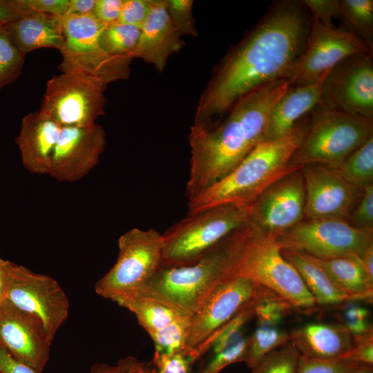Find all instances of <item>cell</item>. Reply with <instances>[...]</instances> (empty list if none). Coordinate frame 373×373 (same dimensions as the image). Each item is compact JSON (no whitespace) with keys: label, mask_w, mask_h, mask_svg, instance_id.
<instances>
[{"label":"cell","mask_w":373,"mask_h":373,"mask_svg":"<svg viewBox=\"0 0 373 373\" xmlns=\"http://www.w3.org/2000/svg\"><path fill=\"white\" fill-rule=\"evenodd\" d=\"M312 20L301 1L273 3L221 61L199 99L194 125L209 124L246 94L286 79L303 49Z\"/></svg>","instance_id":"1"},{"label":"cell","mask_w":373,"mask_h":373,"mask_svg":"<svg viewBox=\"0 0 373 373\" xmlns=\"http://www.w3.org/2000/svg\"><path fill=\"white\" fill-rule=\"evenodd\" d=\"M289 87L286 79H276L240 97L219 124L193 125L188 200L226 176L262 142L269 113Z\"/></svg>","instance_id":"2"},{"label":"cell","mask_w":373,"mask_h":373,"mask_svg":"<svg viewBox=\"0 0 373 373\" xmlns=\"http://www.w3.org/2000/svg\"><path fill=\"white\" fill-rule=\"evenodd\" d=\"M309 113L283 137L258 144L226 176L188 200L193 213L224 204L251 206L271 184L303 167L292 166L291 157L301 143Z\"/></svg>","instance_id":"3"},{"label":"cell","mask_w":373,"mask_h":373,"mask_svg":"<svg viewBox=\"0 0 373 373\" xmlns=\"http://www.w3.org/2000/svg\"><path fill=\"white\" fill-rule=\"evenodd\" d=\"M249 231L246 224L192 262L160 266L137 292L158 298L191 316L218 284L232 276Z\"/></svg>","instance_id":"4"},{"label":"cell","mask_w":373,"mask_h":373,"mask_svg":"<svg viewBox=\"0 0 373 373\" xmlns=\"http://www.w3.org/2000/svg\"><path fill=\"white\" fill-rule=\"evenodd\" d=\"M251 206L224 204L186 216L162 234L161 266L192 262L247 224Z\"/></svg>","instance_id":"5"},{"label":"cell","mask_w":373,"mask_h":373,"mask_svg":"<svg viewBox=\"0 0 373 373\" xmlns=\"http://www.w3.org/2000/svg\"><path fill=\"white\" fill-rule=\"evenodd\" d=\"M373 136V119L316 107L291 164H321L338 169L355 149Z\"/></svg>","instance_id":"6"},{"label":"cell","mask_w":373,"mask_h":373,"mask_svg":"<svg viewBox=\"0 0 373 373\" xmlns=\"http://www.w3.org/2000/svg\"><path fill=\"white\" fill-rule=\"evenodd\" d=\"M106 25L93 15L63 17L64 42L58 69L93 78L107 86L130 75L131 57H115L102 48L99 37Z\"/></svg>","instance_id":"7"},{"label":"cell","mask_w":373,"mask_h":373,"mask_svg":"<svg viewBox=\"0 0 373 373\" xmlns=\"http://www.w3.org/2000/svg\"><path fill=\"white\" fill-rule=\"evenodd\" d=\"M249 229L245 248L232 276L249 278L294 308L314 309L316 304L313 296L296 269L283 257L276 240L254 231L249 226Z\"/></svg>","instance_id":"8"},{"label":"cell","mask_w":373,"mask_h":373,"mask_svg":"<svg viewBox=\"0 0 373 373\" xmlns=\"http://www.w3.org/2000/svg\"><path fill=\"white\" fill-rule=\"evenodd\" d=\"M162 247V236L155 229L127 231L119 238L116 262L95 283V292L117 303L136 294L160 267Z\"/></svg>","instance_id":"9"},{"label":"cell","mask_w":373,"mask_h":373,"mask_svg":"<svg viewBox=\"0 0 373 373\" xmlns=\"http://www.w3.org/2000/svg\"><path fill=\"white\" fill-rule=\"evenodd\" d=\"M281 249L327 260L358 256L373 245V230L351 226L343 219L303 220L276 238Z\"/></svg>","instance_id":"10"},{"label":"cell","mask_w":373,"mask_h":373,"mask_svg":"<svg viewBox=\"0 0 373 373\" xmlns=\"http://www.w3.org/2000/svg\"><path fill=\"white\" fill-rule=\"evenodd\" d=\"M106 88L93 78L62 73L48 81L39 111L61 128L91 126L104 114Z\"/></svg>","instance_id":"11"},{"label":"cell","mask_w":373,"mask_h":373,"mask_svg":"<svg viewBox=\"0 0 373 373\" xmlns=\"http://www.w3.org/2000/svg\"><path fill=\"white\" fill-rule=\"evenodd\" d=\"M260 287L248 278L231 276L210 292L190 318L186 352L195 361L209 350L218 332L255 298Z\"/></svg>","instance_id":"12"},{"label":"cell","mask_w":373,"mask_h":373,"mask_svg":"<svg viewBox=\"0 0 373 373\" xmlns=\"http://www.w3.org/2000/svg\"><path fill=\"white\" fill-rule=\"evenodd\" d=\"M312 19L303 49L286 77L289 86L320 82L344 59L372 52V49L353 33Z\"/></svg>","instance_id":"13"},{"label":"cell","mask_w":373,"mask_h":373,"mask_svg":"<svg viewBox=\"0 0 373 373\" xmlns=\"http://www.w3.org/2000/svg\"><path fill=\"white\" fill-rule=\"evenodd\" d=\"M318 106L373 119L372 52L350 56L325 75Z\"/></svg>","instance_id":"14"},{"label":"cell","mask_w":373,"mask_h":373,"mask_svg":"<svg viewBox=\"0 0 373 373\" xmlns=\"http://www.w3.org/2000/svg\"><path fill=\"white\" fill-rule=\"evenodd\" d=\"M9 283L6 299L18 309L37 317L53 340L68 316L69 301L52 278L8 262Z\"/></svg>","instance_id":"15"},{"label":"cell","mask_w":373,"mask_h":373,"mask_svg":"<svg viewBox=\"0 0 373 373\" xmlns=\"http://www.w3.org/2000/svg\"><path fill=\"white\" fill-rule=\"evenodd\" d=\"M305 200L301 169L291 171L271 184L253 203L248 225L276 240L303 220Z\"/></svg>","instance_id":"16"},{"label":"cell","mask_w":373,"mask_h":373,"mask_svg":"<svg viewBox=\"0 0 373 373\" xmlns=\"http://www.w3.org/2000/svg\"><path fill=\"white\" fill-rule=\"evenodd\" d=\"M306 200V220H345L356 205L361 191L349 184L337 169L309 164L301 169Z\"/></svg>","instance_id":"17"},{"label":"cell","mask_w":373,"mask_h":373,"mask_svg":"<svg viewBox=\"0 0 373 373\" xmlns=\"http://www.w3.org/2000/svg\"><path fill=\"white\" fill-rule=\"evenodd\" d=\"M105 145V131L97 123L61 128L48 175L62 182L82 180L98 164Z\"/></svg>","instance_id":"18"},{"label":"cell","mask_w":373,"mask_h":373,"mask_svg":"<svg viewBox=\"0 0 373 373\" xmlns=\"http://www.w3.org/2000/svg\"><path fill=\"white\" fill-rule=\"evenodd\" d=\"M52 342L37 317L18 309L7 299L0 304V347L15 359L41 373Z\"/></svg>","instance_id":"19"},{"label":"cell","mask_w":373,"mask_h":373,"mask_svg":"<svg viewBox=\"0 0 373 373\" xmlns=\"http://www.w3.org/2000/svg\"><path fill=\"white\" fill-rule=\"evenodd\" d=\"M151 11L140 28L137 44L131 54L162 71L169 57L178 52L184 42L174 28L166 0H151Z\"/></svg>","instance_id":"20"},{"label":"cell","mask_w":373,"mask_h":373,"mask_svg":"<svg viewBox=\"0 0 373 373\" xmlns=\"http://www.w3.org/2000/svg\"><path fill=\"white\" fill-rule=\"evenodd\" d=\"M61 129L60 126L39 111L22 119L15 142L26 170L37 175L48 174Z\"/></svg>","instance_id":"21"},{"label":"cell","mask_w":373,"mask_h":373,"mask_svg":"<svg viewBox=\"0 0 373 373\" xmlns=\"http://www.w3.org/2000/svg\"><path fill=\"white\" fill-rule=\"evenodd\" d=\"M289 334L290 342L300 355L317 359H333L345 356L355 343L354 338L343 324L311 323Z\"/></svg>","instance_id":"22"},{"label":"cell","mask_w":373,"mask_h":373,"mask_svg":"<svg viewBox=\"0 0 373 373\" xmlns=\"http://www.w3.org/2000/svg\"><path fill=\"white\" fill-rule=\"evenodd\" d=\"M321 82L289 87L269 113L262 142L283 137L319 105Z\"/></svg>","instance_id":"23"},{"label":"cell","mask_w":373,"mask_h":373,"mask_svg":"<svg viewBox=\"0 0 373 373\" xmlns=\"http://www.w3.org/2000/svg\"><path fill=\"white\" fill-rule=\"evenodd\" d=\"M63 17L30 11L5 28L15 46L24 55L42 48L60 50L63 45Z\"/></svg>","instance_id":"24"},{"label":"cell","mask_w":373,"mask_h":373,"mask_svg":"<svg viewBox=\"0 0 373 373\" xmlns=\"http://www.w3.org/2000/svg\"><path fill=\"white\" fill-rule=\"evenodd\" d=\"M305 255L352 300L372 298L373 286L368 282L359 256H347L322 260Z\"/></svg>","instance_id":"25"},{"label":"cell","mask_w":373,"mask_h":373,"mask_svg":"<svg viewBox=\"0 0 373 373\" xmlns=\"http://www.w3.org/2000/svg\"><path fill=\"white\" fill-rule=\"evenodd\" d=\"M283 257L294 266L313 296L316 305H332L352 298L339 289L326 274L304 254L281 249Z\"/></svg>","instance_id":"26"},{"label":"cell","mask_w":373,"mask_h":373,"mask_svg":"<svg viewBox=\"0 0 373 373\" xmlns=\"http://www.w3.org/2000/svg\"><path fill=\"white\" fill-rule=\"evenodd\" d=\"M136 316L150 337L175 321L188 315L173 306L150 295L137 292L117 303Z\"/></svg>","instance_id":"27"},{"label":"cell","mask_w":373,"mask_h":373,"mask_svg":"<svg viewBox=\"0 0 373 373\" xmlns=\"http://www.w3.org/2000/svg\"><path fill=\"white\" fill-rule=\"evenodd\" d=\"M347 31L373 46V1L340 0V17Z\"/></svg>","instance_id":"28"},{"label":"cell","mask_w":373,"mask_h":373,"mask_svg":"<svg viewBox=\"0 0 373 373\" xmlns=\"http://www.w3.org/2000/svg\"><path fill=\"white\" fill-rule=\"evenodd\" d=\"M353 186L362 190L373 184V136L355 149L337 169Z\"/></svg>","instance_id":"29"},{"label":"cell","mask_w":373,"mask_h":373,"mask_svg":"<svg viewBox=\"0 0 373 373\" xmlns=\"http://www.w3.org/2000/svg\"><path fill=\"white\" fill-rule=\"evenodd\" d=\"M289 341V334L278 326L259 325L247 338L244 362L251 368L262 357Z\"/></svg>","instance_id":"30"},{"label":"cell","mask_w":373,"mask_h":373,"mask_svg":"<svg viewBox=\"0 0 373 373\" xmlns=\"http://www.w3.org/2000/svg\"><path fill=\"white\" fill-rule=\"evenodd\" d=\"M140 35V28L120 22L106 26L99 42L108 54L115 57H131Z\"/></svg>","instance_id":"31"},{"label":"cell","mask_w":373,"mask_h":373,"mask_svg":"<svg viewBox=\"0 0 373 373\" xmlns=\"http://www.w3.org/2000/svg\"><path fill=\"white\" fill-rule=\"evenodd\" d=\"M300 356L289 341L262 357L250 373H297Z\"/></svg>","instance_id":"32"},{"label":"cell","mask_w":373,"mask_h":373,"mask_svg":"<svg viewBox=\"0 0 373 373\" xmlns=\"http://www.w3.org/2000/svg\"><path fill=\"white\" fill-rule=\"evenodd\" d=\"M294 306L267 288L260 286L254 307L259 325L278 326Z\"/></svg>","instance_id":"33"},{"label":"cell","mask_w":373,"mask_h":373,"mask_svg":"<svg viewBox=\"0 0 373 373\" xmlns=\"http://www.w3.org/2000/svg\"><path fill=\"white\" fill-rule=\"evenodd\" d=\"M25 57L10 38L4 26H0V90L21 75Z\"/></svg>","instance_id":"34"},{"label":"cell","mask_w":373,"mask_h":373,"mask_svg":"<svg viewBox=\"0 0 373 373\" xmlns=\"http://www.w3.org/2000/svg\"><path fill=\"white\" fill-rule=\"evenodd\" d=\"M190 318L191 316L180 318L151 336L155 352L166 354L186 352V341Z\"/></svg>","instance_id":"35"},{"label":"cell","mask_w":373,"mask_h":373,"mask_svg":"<svg viewBox=\"0 0 373 373\" xmlns=\"http://www.w3.org/2000/svg\"><path fill=\"white\" fill-rule=\"evenodd\" d=\"M171 22L180 37L198 35L193 17L192 0H166Z\"/></svg>","instance_id":"36"},{"label":"cell","mask_w":373,"mask_h":373,"mask_svg":"<svg viewBox=\"0 0 373 373\" xmlns=\"http://www.w3.org/2000/svg\"><path fill=\"white\" fill-rule=\"evenodd\" d=\"M358 365L346 356L317 359L300 355L297 373H347Z\"/></svg>","instance_id":"37"},{"label":"cell","mask_w":373,"mask_h":373,"mask_svg":"<svg viewBox=\"0 0 373 373\" xmlns=\"http://www.w3.org/2000/svg\"><path fill=\"white\" fill-rule=\"evenodd\" d=\"M247 338L244 336L238 341L219 352L213 354L212 358L199 373H219L229 365L245 361Z\"/></svg>","instance_id":"38"},{"label":"cell","mask_w":373,"mask_h":373,"mask_svg":"<svg viewBox=\"0 0 373 373\" xmlns=\"http://www.w3.org/2000/svg\"><path fill=\"white\" fill-rule=\"evenodd\" d=\"M194 362L185 352L171 354L155 352L152 367L153 373H193Z\"/></svg>","instance_id":"39"},{"label":"cell","mask_w":373,"mask_h":373,"mask_svg":"<svg viewBox=\"0 0 373 373\" xmlns=\"http://www.w3.org/2000/svg\"><path fill=\"white\" fill-rule=\"evenodd\" d=\"M347 219L355 228L373 230V184L362 189L356 205Z\"/></svg>","instance_id":"40"},{"label":"cell","mask_w":373,"mask_h":373,"mask_svg":"<svg viewBox=\"0 0 373 373\" xmlns=\"http://www.w3.org/2000/svg\"><path fill=\"white\" fill-rule=\"evenodd\" d=\"M21 15L34 11L60 17L66 15L69 0H12Z\"/></svg>","instance_id":"41"},{"label":"cell","mask_w":373,"mask_h":373,"mask_svg":"<svg viewBox=\"0 0 373 373\" xmlns=\"http://www.w3.org/2000/svg\"><path fill=\"white\" fill-rule=\"evenodd\" d=\"M151 0H123L119 22L141 28L148 17Z\"/></svg>","instance_id":"42"},{"label":"cell","mask_w":373,"mask_h":373,"mask_svg":"<svg viewBox=\"0 0 373 373\" xmlns=\"http://www.w3.org/2000/svg\"><path fill=\"white\" fill-rule=\"evenodd\" d=\"M89 373H153V371L152 365L128 356L119 359L114 365L106 363L95 364Z\"/></svg>","instance_id":"43"},{"label":"cell","mask_w":373,"mask_h":373,"mask_svg":"<svg viewBox=\"0 0 373 373\" xmlns=\"http://www.w3.org/2000/svg\"><path fill=\"white\" fill-rule=\"evenodd\" d=\"M301 3L313 19L325 25L333 26V19L340 17V0H303Z\"/></svg>","instance_id":"44"},{"label":"cell","mask_w":373,"mask_h":373,"mask_svg":"<svg viewBox=\"0 0 373 373\" xmlns=\"http://www.w3.org/2000/svg\"><path fill=\"white\" fill-rule=\"evenodd\" d=\"M354 338V347L344 356L360 365H373V332Z\"/></svg>","instance_id":"45"},{"label":"cell","mask_w":373,"mask_h":373,"mask_svg":"<svg viewBox=\"0 0 373 373\" xmlns=\"http://www.w3.org/2000/svg\"><path fill=\"white\" fill-rule=\"evenodd\" d=\"M123 0H96L93 16L108 26L119 21Z\"/></svg>","instance_id":"46"},{"label":"cell","mask_w":373,"mask_h":373,"mask_svg":"<svg viewBox=\"0 0 373 373\" xmlns=\"http://www.w3.org/2000/svg\"><path fill=\"white\" fill-rule=\"evenodd\" d=\"M0 373H39L30 366L15 359L3 347H0Z\"/></svg>","instance_id":"47"},{"label":"cell","mask_w":373,"mask_h":373,"mask_svg":"<svg viewBox=\"0 0 373 373\" xmlns=\"http://www.w3.org/2000/svg\"><path fill=\"white\" fill-rule=\"evenodd\" d=\"M96 0H69L66 16L93 15Z\"/></svg>","instance_id":"48"},{"label":"cell","mask_w":373,"mask_h":373,"mask_svg":"<svg viewBox=\"0 0 373 373\" xmlns=\"http://www.w3.org/2000/svg\"><path fill=\"white\" fill-rule=\"evenodd\" d=\"M20 17L21 14L12 0H0V26H5Z\"/></svg>","instance_id":"49"},{"label":"cell","mask_w":373,"mask_h":373,"mask_svg":"<svg viewBox=\"0 0 373 373\" xmlns=\"http://www.w3.org/2000/svg\"><path fill=\"white\" fill-rule=\"evenodd\" d=\"M8 262L0 256V304L6 299L9 283Z\"/></svg>","instance_id":"50"},{"label":"cell","mask_w":373,"mask_h":373,"mask_svg":"<svg viewBox=\"0 0 373 373\" xmlns=\"http://www.w3.org/2000/svg\"><path fill=\"white\" fill-rule=\"evenodd\" d=\"M360 258L368 282L373 286V245L365 250Z\"/></svg>","instance_id":"51"},{"label":"cell","mask_w":373,"mask_h":373,"mask_svg":"<svg viewBox=\"0 0 373 373\" xmlns=\"http://www.w3.org/2000/svg\"><path fill=\"white\" fill-rule=\"evenodd\" d=\"M370 312L361 307H348L345 312V321L350 320H367Z\"/></svg>","instance_id":"52"},{"label":"cell","mask_w":373,"mask_h":373,"mask_svg":"<svg viewBox=\"0 0 373 373\" xmlns=\"http://www.w3.org/2000/svg\"><path fill=\"white\" fill-rule=\"evenodd\" d=\"M347 373H373V365H360Z\"/></svg>","instance_id":"53"}]
</instances>
